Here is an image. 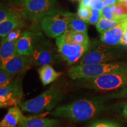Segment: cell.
<instances>
[{"instance_id": "obj_1", "label": "cell", "mask_w": 127, "mask_h": 127, "mask_svg": "<svg viewBox=\"0 0 127 127\" xmlns=\"http://www.w3.org/2000/svg\"><path fill=\"white\" fill-rule=\"evenodd\" d=\"M106 99L94 98L82 99L57 107L51 113V115L61 117L75 122L88 120L98 115L105 108Z\"/></svg>"}, {"instance_id": "obj_2", "label": "cell", "mask_w": 127, "mask_h": 127, "mask_svg": "<svg viewBox=\"0 0 127 127\" xmlns=\"http://www.w3.org/2000/svg\"><path fill=\"white\" fill-rule=\"evenodd\" d=\"M64 96V92L59 85H53L45 92L32 99L21 103V110L31 113H39L52 110Z\"/></svg>"}, {"instance_id": "obj_3", "label": "cell", "mask_w": 127, "mask_h": 127, "mask_svg": "<svg viewBox=\"0 0 127 127\" xmlns=\"http://www.w3.org/2000/svg\"><path fill=\"white\" fill-rule=\"evenodd\" d=\"M127 69V64L124 63H103L93 64L76 65L69 68L68 75L72 79L93 78L104 74Z\"/></svg>"}, {"instance_id": "obj_4", "label": "cell", "mask_w": 127, "mask_h": 127, "mask_svg": "<svg viewBox=\"0 0 127 127\" xmlns=\"http://www.w3.org/2000/svg\"><path fill=\"white\" fill-rule=\"evenodd\" d=\"M84 86L98 91H117L127 87V69L93 78L81 79Z\"/></svg>"}, {"instance_id": "obj_5", "label": "cell", "mask_w": 127, "mask_h": 127, "mask_svg": "<svg viewBox=\"0 0 127 127\" xmlns=\"http://www.w3.org/2000/svg\"><path fill=\"white\" fill-rule=\"evenodd\" d=\"M60 11L61 9L57 0H26L22 16L30 20H39Z\"/></svg>"}, {"instance_id": "obj_6", "label": "cell", "mask_w": 127, "mask_h": 127, "mask_svg": "<svg viewBox=\"0 0 127 127\" xmlns=\"http://www.w3.org/2000/svg\"><path fill=\"white\" fill-rule=\"evenodd\" d=\"M74 14L68 11L57 12L45 16L39 20L42 31L50 38L61 35L68 29L69 18Z\"/></svg>"}, {"instance_id": "obj_7", "label": "cell", "mask_w": 127, "mask_h": 127, "mask_svg": "<svg viewBox=\"0 0 127 127\" xmlns=\"http://www.w3.org/2000/svg\"><path fill=\"white\" fill-rule=\"evenodd\" d=\"M59 52H57L56 48L48 41L36 36L34 50L32 58L34 64L38 66L51 64L60 61Z\"/></svg>"}, {"instance_id": "obj_8", "label": "cell", "mask_w": 127, "mask_h": 127, "mask_svg": "<svg viewBox=\"0 0 127 127\" xmlns=\"http://www.w3.org/2000/svg\"><path fill=\"white\" fill-rule=\"evenodd\" d=\"M55 41L60 57L69 65L77 63L90 47V45H82L69 42L64 34L57 37Z\"/></svg>"}, {"instance_id": "obj_9", "label": "cell", "mask_w": 127, "mask_h": 127, "mask_svg": "<svg viewBox=\"0 0 127 127\" xmlns=\"http://www.w3.org/2000/svg\"><path fill=\"white\" fill-rule=\"evenodd\" d=\"M23 95L22 81L14 78L8 85L0 88V107H15L21 104Z\"/></svg>"}, {"instance_id": "obj_10", "label": "cell", "mask_w": 127, "mask_h": 127, "mask_svg": "<svg viewBox=\"0 0 127 127\" xmlns=\"http://www.w3.org/2000/svg\"><path fill=\"white\" fill-rule=\"evenodd\" d=\"M116 58L115 54L105 45L94 42L77 65L93 64L112 61Z\"/></svg>"}, {"instance_id": "obj_11", "label": "cell", "mask_w": 127, "mask_h": 127, "mask_svg": "<svg viewBox=\"0 0 127 127\" xmlns=\"http://www.w3.org/2000/svg\"><path fill=\"white\" fill-rule=\"evenodd\" d=\"M33 64H34V62L31 56L18 54L9 60L2 69L12 74H17L27 70Z\"/></svg>"}, {"instance_id": "obj_12", "label": "cell", "mask_w": 127, "mask_h": 127, "mask_svg": "<svg viewBox=\"0 0 127 127\" xmlns=\"http://www.w3.org/2000/svg\"><path fill=\"white\" fill-rule=\"evenodd\" d=\"M36 38V35L28 31L23 32L16 42V48L18 54L31 56L34 52Z\"/></svg>"}, {"instance_id": "obj_13", "label": "cell", "mask_w": 127, "mask_h": 127, "mask_svg": "<svg viewBox=\"0 0 127 127\" xmlns=\"http://www.w3.org/2000/svg\"><path fill=\"white\" fill-rule=\"evenodd\" d=\"M125 22L101 34V40L108 45H115L121 44L124 32Z\"/></svg>"}, {"instance_id": "obj_14", "label": "cell", "mask_w": 127, "mask_h": 127, "mask_svg": "<svg viewBox=\"0 0 127 127\" xmlns=\"http://www.w3.org/2000/svg\"><path fill=\"white\" fill-rule=\"evenodd\" d=\"M26 117L18 106L11 107L0 123V127H17Z\"/></svg>"}, {"instance_id": "obj_15", "label": "cell", "mask_w": 127, "mask_h": 127, "mask_svg": "<svg viewBox=\"0 0 127 127\" xmlns=\"http://www.w3.org/2000/svg\"><path fill=\"white\" fill-rule=\"evenodd\" d=\"M58 124V120L44 118L39 115L26 117L17 127H55Z\"/></svg>"}, {"instance_id": "obj_16", "label": "cell", "mask_w": 127, "mask_h": 127, "mask_svg": "<svg viewBox=\"0 0 127 127\" xmlns=\"http://www.w3.org/2000/svg\"><path fill=\"white\" fill-rule=\"evenodd\" d=\"M17 41H11L7 39H2L0 48V67H4L6 63L12 57L18 55L16 48Z\"/></svg>"}, {"instance_id": "obj_17", "label": "cell", "mask_w": 127, "mask_h": 127, "mask_svg": "<svg viewBox=\"0 0 127 127\" xmlns=\"http://www.w3.org/2000/svg\"><path fill=\"white\" fill-rule=\"evenodd\" d=\"M24 24V21L21 15L17 13L8 20L0 23V36L4 39L11 31L17 28H20Z\"/></svg>"}, {"instance_id": "obj_18", "label": "cell", "mask_w": 127, "mask_h": 127, "mask_svg": "<svg viewBox=\"0 0 127 127\" xmlns=\"http://www.w3.org/2000/svg\"><path fill=\"white\" fill-rule=\"evenodd\" d=\"M38 72L41 82L44 86L54 82L61 76L63 73L57 72L50 64L45 65L38 69Z\"/></svg>"}, {"instance_id": "obj_19", "label": "cell", "mask_w": 127, "mask_h": 127, "mask_svg": "<svg viewBox=\"0 0 127 127\" xmlns=\"http://www.w3.org/2000/svg\"><path fill=\"white\" fill-rule=\"evenodd\" d=\"M65 38L69 42L74 44H79L82 45H90L89 39L87 32L72 31L67 29L64 33Z\"/></svg>"}, {"instance_id": "obj_20", "label": "cell", "mask_w": 127, "mask_h": 127, "mask_svg": "<svg viewBox=\"0 0 127 127\" xmlns=\"http://www.w3.org/2000/svg\"><path fill=\"white\" fill-rule=\"evenodd\" d=\"M127 21V15L121 16L119 19L114 20H109L101 17L99 21L96 24V27L97 31L101 34H103L105 32L108 31L120 24L121 23Z\"/></svg>"}, {"instance_id": "obj_21", "label": "cell", "mask_w": 127, "mask_h": 127, "mask_svg": "<svg viewBox=\"0 0 127 127\" xmlns=\"http://www.w3.org/2000/svg\"><path fill=\"white\" fill-rule=\"evenodd\" d=\"M86 22L79 17L73 15L69 18L68 23V29L72 31L87 32V25Z\"/></svg>"}, {"instance_id": "obj_22", "label": "cell", "mask_w": 127, "mask_h": 127, "mask_svg": "<svg viewBox=\"0 0 127 127\" xmlns=\"http://www.w3.org/2000/svg\"><path fill=\"white\" fill-rule=\"evenodd\" d=\"M16 74L7 72L4 69H1L0 71V87L2 88L8 85L14 78Z\"/></svg>"}, {"instance_id": "obj_23", "label": "cell", "mask_w": 127, "mask_h": 127, "mask_svg": "<svg viewBox=\"0 0 127 127\" xmlns=\"http://www.w3.org/2000/svg\"><path fill=\"white\" fill-rule=\"evenodd\" d=\"M87 127H121L118 123L107 120L97 121Z\"/></svg>"}, {"instance_id": "obj_24", "label": "cell", "mask_w": 127, "mask_h": 127, "mask_svg": "<svg viewBox=\"0 0 127 127\" xmlns=\"http://www.w3.org/2000/svg\"><path fill=\"white\" fill-rule=\"evenodd\" d=\"M16 14L13 11L9 9L7 7L5 6L1 5V10H0V23L7 20L14 14Z\"/></svg>"}, {"instance_id": "obj_25", "label": "cell", "mask_w": 127, "mask_h": 127, "mask_svg": "<svg viewBox=\"0 0 127 127\" xmlns=\"http://www.w3.org/2000/svg\"><path fill=\"white\" fill-rule=\"evenodd\" d=\"M91 9V14L88 19V23L93 25H96L99 21L100 18L102 16V11L95 9Z\"/></svg>"}, {"instance_id": "obj_26", "label": "cell", "mask_w": 127, "mask_h": 127, "mask_svg": "<svg viewBox=\"0 0 127 127\" xmlns=\"http://www.w3.org/2000/svg\"><path fill=\"white\" fill-rule=\"evenodd\" d=\"M101 17L109 20H114L119 19L121 16H120V17L116 16L114 12L111 9V6L108 5L104 6V8L102 10V16Z\"/></svg>"}, {"instance_id": "obj_27", "label": "cell", "mask_w": 127, "mask_h": 127, "mask_svg": "<svg viewBox=\"0 0 127 127\" xmlns=\"http://www.w3.org/2000/svg\"><path fill=\"white\" fill-rule=\"evenodd\" d=\"M90 14H91V9L89 7H79V8L78 9L77 15L79 18H80L86 23L88 22Z\"/></svg>"}, {"instance_id": "obj_28", "label": "cell", "mask_w": 127, "mask_h": 127, "mask_svg": "<svg viewBox=\"0 0 127 127\" xmlns=\"http://www.w3.org/2000/svg\"><path fill=\"white\" fill-rule=\"evenodd\" d=\"M114 14L116 16H123L127 15V5L122 2L120 1L116 5V8Z\"/></svg>"}, {"instance_id": "obj_29", "label": "cell", "mask_w": 127, "mask_h": 127, "mask_svg": "<svg viewBox=\"0 0 127 127\" xmlns=\"http://www.w3.org/2000/svg\"><path fill=\"white\" fill-rule=\"evenodd\" d=\"M22 34L23 33H22L21 30L19 28H17L11 31L4 38L7 39V40L9 41H17L21 36Z\"/></svg>"}, {"instance_id": "obj_30", "label": "cell", "mask_w": 127, "mask_h": 127, "mask_svg": "<svg viewBox=\"0 0 127 127\" xmlns=\"http://www.w3.org/2000/svg\"><path fill=\"white\" fill-rule=\"evenodd\" d=\"M111 98H127V87L120 90H117L115 93L111 94L108 96Z\"/></svg>"}, {"instance_id": "obj_31", "label": "cell", "mask_w": 127, "mask_h": 127, "mask_svg": "<svg viewBox=\"0 0 127 127\" xmlns=\"http://www.w3.org/2000/svg\"><path fill=\"white\" fill-rule=\"evenodd\" d=\"M88 7L90 8L98 9V10L102 11L104 7V2L102 0H91L90 4H89Z\"/></svg>"}, {"instance_id": "obj_32", "label": "cell", "mask_w": 127, "mask_h": 127, "mask_svg": "<svg viewBox=\"0 0 127 127\" xmlns=\"http://www.w3.org/2000/svg\"><path fill=\"white\" fill-rule=\"evenodd\" d=\"M124 26V32L123 36V38H122L121 44H123V45L127 46V21L125 22Z\"/></svg>"}, {"instance_id": "obj_33", "label": "cell", "mask_w": 127, "mask_h": 127, "mask_svg": "<svg viewBox=\"0 0 127 127\" xmlns=\"http://www.w3.org/2000/svg\"><path fill=\"white\" fill-rule=\"evenodd\" d=\"M104 6H111L113 5L117 4L119 2L118 0H104Z\"/></svg>"}, {"instance_id": "obj_34", "label": "cell", "mask_w": 127, "mask_h": 127, "mask_svg": "<svg viewBox=\"0 0 127 127\" xmlns=\"http://www.w3.org/2000/svg\"><path fill=\"white\" fill-rule=\"evenodd\" d=\"M7 1L13 4L20 5H23L24 4L25 1H26V0H7Z\"/></svg>"}, {"instance_id": "obj_35", "label": "cell", "mask_w": 127, "mask_h": 127, "mask_svg": "<svg viewBox=\"0 0 127 127\" xmlns=\"http://www.w3.org/2000/svg\"><path fill=\"white\" fill-rule=\"evenodd\" d=\"M90 1H91V0H81L80 4H79V7H88Z\"/></svg>"}, {"instance_id": "obj_36", "label": "cell", "mask_w": 127, "mask_h": 127, "mask_svg": "<svg viewBox=\"0 0 127 127\" xmlns=\"http://www.w3.org/2000/svg\"><path fill=\"white\" fill-rule=\"evenodd\" d=\"M123 115L127 120V102L124 104L123 107Z\"/></svg>"}, {"instance_id": "obj_37", "label": "cell", "mask_w": 127, "mask_h": 127, "mask_svg": "<svg viewBox=\"0 0 127 127\" xmlns=\"http://www.w3.org/2000/svg\"><path fill=\"white\" fill-rule=\"evenodd\" d=\"M118 1H119V2H120V1H121V0H118Z\"/></svg>"}, {"instance_id": "obj_38", "label": "cell", "mask_w": 127, "mask_h": 127, "mask_svg": "<svg viewBox=\"0 0 127 127\" xmlns=\"http://www.w3.org/2000/svg\"><path fill=\"white\" fill-rule=\"evenodd\" d=\"M123 1V0H121V1Z\"/></svg>"}]
</instances>
